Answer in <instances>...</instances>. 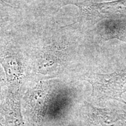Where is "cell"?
Instances as JSON below:
<instances>
[{"instance_id":"1","label":"cell","mask_w":126,"mask_h":126,"mask_svg":"<svg viewBox=\"0 0 126 126\" xmlns=\"http://www.w3.org/2000/svg\"><path fill=\"white\" fill-rule=\"evenodd\" d=\"M83 79L90 83L93 97L97 100H117L126 105L122 95L126 92V71L109 74L87 73Z\"/></svg>"},{"instance_id":"7","label":"cell","mask_w":126,"mask_h":126,"mask_svg":"<svg viewBox=\"0 0 126 126\" xmlns=\"http://www.w3.org/2000/svg\"><path fill=\"white\" fill-rule=\"evenodd\" d=\"M116 36H115L114 37L126 42V27L125 26L121 27V31L116 32Z\"/></svg>"},{"instance_id":"8","label":"cell","mask_w":126,"mask_h":126,"mask_svg":"<svg viewBox=\"0 0 126 126\" xmlns=\"http://www.w3.org/2000/svg\"><path fill=\"white\" fill-rule=\"evenodd\" d=\"M0 2H3V1H2V0H0Z\"/></svg>"},{"instance_id":"4","label":"cell","mask_w":126,"mask_h":126,"mask_svg":"<svg viewBox=\"0 0 126 126\" xmlns=\"http://www.w3.org/2000/svg\"><path fill=\"white\" fill-rule=\"evenodd\" d=\"M63 53L56 46L45 47L39 54L37 70L44 75H50L59 69L63 62Z\"/></svg>"},{"instance_id":"5","label":"cell","mask_w":126,"mask_h":126,"mask_svg":"<svg viewBox=\"0 0 126 126\" xmlns=\"http://www.w3.org/2000/svg\"><path fill=\"white\" fill-rule=\"evenodd\" d=\"M1 63L5 71L7 79L10 84L11 89V90L17 91L22 75L21 65L16 59L13 57L4 58Z\"/></svg>"},{"instance_id":"2","label":"cell","mask_w":126,"mask_h":126,"mask_svg":"<svg viewBox=\"0 0 126 126\" xmlns=\"http://www.w3.org/2000/svg\"><path fill=\"white\" fill-rule=\"evenodd\" d=\"M84 116L88 126H126V112L122 110L97 108L85 102Z\"/></svg>"},{"instance_id":"6","label":"cell","mask_w":126,"mask_h":126,"mask_svg":"<svg viewBox=\"0 0 126 126\" xmlns=\"http://www.w3.org/2000/svg\"><path fill=\"white\" fill-rule=\"evenodd\" d=\"M31 108L36 121L41 124L43 122L46 114V96L40 89L34 91L31 99Z\"/></svg>"},{"instance_id":"3","label":"cell","mask_w":126,"mask_h":126,"mask_svg":"<svg viewBox=\"0 0 126 126\" xmlns=\"http://www.w3.org/2000/svg\"><path fill=\"white\" fill-rule=\"evenodd\" d=\"M17 91L9 94L0 106V126H25Z\"/></svg>"}]
</instances>
